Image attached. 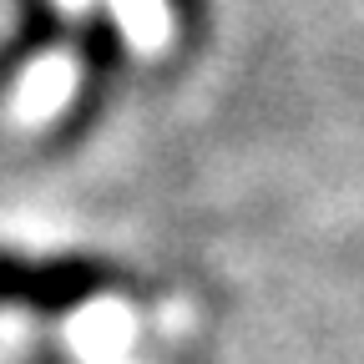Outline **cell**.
<instances>
[{"instance_id": "obj_1", "label": "cell", "mask_w": 364, "mask_h": 364, "mask_svg": "<svg viewBox=\"0 0 364 364\" xmlns=\"http://www.w3.org/2000/svg\"><path fill=\"white\" fill-rule=\"evenodd\" d=\"M112 289H117V273L97 258L31 263V258L0 253V304H26V309H41V314H61V309H76L97 294H112Z\"/></svg>"}, {"instance_id": "obj_2", "label": "cell", "mask_w": 364, "mask_h": 364, "mask_svg": "<svg viewBox=\"0 0 364 364\" xmlns=\"http://www.w3.org/2000/svg\"><path fill=\"white\" fill-rule=\"evenodd\" d=\"M122 66V31L107 21V16H91L86 31H81V81H86V102L71 112V122H81L91 112V102L107 91V81L117 76Z\"/></svg>"}, {"instance_id": "obj_3", "label": "cell", "mask_w": 364, "mask_h": 364, "mask_svg": "<svg viewBox=\"0 0 364 364\" xmlns=\"http://www.w3.org/2000/svg\"><path fill=\"white\" fill-rule=\"evenodd\" d=\"M56 31H61V21H56L51 0H26V26H21V36H16L11 51H0V81L16 76L36 51H46V46L56 41Z\"/></svg>"}]
</instances>
